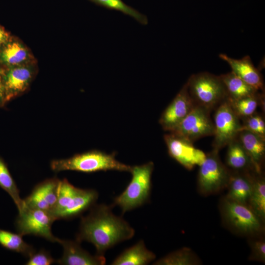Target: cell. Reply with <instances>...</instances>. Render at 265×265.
<instances>
[{"label": "cell", "mask_w": 265, "mask_h": 265, "mask_svg": "<svg viewBox=\"0 0 265 265\" xmlns=\"http://www.w3.org/2000/svg\"><path fill=\"white\" fill-rule=\"evenodd\" d=\"M240 119L226 100L216 108L214 115L213 149L219 151L234 139L241 130Z\"/></svg>", "instance_id": "9"}, {"label": "cell", "mask_w": 265, "mask_h": 265, "mask_svg": "<svg viewBox=\"0 0 265 265\" xmlns=\"http://www.w3.org/2000/svg\"><path fill=\"white\" fill-rule=\"evenodd\" d=\"M220 211L224 223L236 234L251 237L264 232V222L247 204L225 196L221 200Z\"/></svg>", "instance_id": "4"}, {"label": "cell", "mask_w": 265, "mask_h": 265, "mask_svg": "<svg viewBox=\"0 0 265 265\" xmlns=\"http://www.w3.org/2000/svg\"><path fill=\"white\" fill-rule=\"evenodd\" d=\"M227 165L236 171H255L248 154L237 137L228 145Z\"/></svg>", "instance_id": "21"}, {"label": "cell", "mask_w": 265, "mask_h": 265, "mask_svg": "<svg viewBox=\"0 0 265 265\" xmlns=\"http://www.w3.org/2000/svg\"><path fill=\"white\" fill-rule=\"evenodd\" d=\"M28 258L26 265H51L57 262L49 251L44 249L35 251Z\"/></svg>", "instance_id": "31"}, {"label": "cell", "mask_w": 265, "mask_h": 265, "mask_svg": "<svg viewBox=\"0 0 265 265\" xmlns=\"http://www.w3.org/2000/svg\"><path fill=\"white\" fill-rule=\"evenodd\" d=\"M4 71L0 68V106L5 102V94L3 82Z\"/></svg>", "instance_id": "32"}, {"label": "cell", "mask_w": 265, "mask_h": 265, "mask_svg": "<svg viewBox=\"0 0 265 265\" xmlns=\"http://www.w3.org/2000/svg\"><path fill=\"white\" fill-rule=\"evenodd\" d=\"M0 187L11 197L16 205L18 212L24 207L23 199L20 197V191L12 178L7 166L0 157Z\"/></svg>", "instance_id": "27"}, {"label": "cell", "mask_w": 265, "mask_h": 265, "mask_svg": "<svg viewBox=\"0 0 265 265\" xmlns=\"http://www.w3.org/2000/svg\"><path fill=\"white\" fill-rule=\"evenodd\" d=\"M164 139L169 156L187 170L200 165L206 154L195 148L193 143L171 133L165 134Z\"/></svg>", "instance_id": "11"}, {"label": "cell", "mask_w": 265, "mask_h": 265, "mask_svg": "<svg viewBox=\"0 0 265 265\" xmlns=\"http://www.w3.org/2000/svg\"><path fill=\"white\" fill-rule=\"evenodd\" d=\"M260 236H254L249 243L251 248L249 260L265 263V240Z\"/></svg>", "instance_id": "30"}, {"label": "cell", "mask_w": 265, "mask_h": 265, "mask_svg": "<svg viewBox=\"0 0 265 265\" xmlns=\"http://www.w3.org/2000/svg\"><path fill=\"white\" fill-rule=\"evenodd\" d=\"M55 220L49 212L24 206L18 212L15 225L18 233L22 236L33 235L52 242H57L58 238L52 231V226Z\"/></svg>", "instance_id": "8"}, {"label": "cell", "mask_w": 265, "mask_h": 265, "mask_svg": "<svg viewBox=\"0 0 265 265\" xmlns=\"http://www.w3.org/2000/svg\"><path fill=\"white\" fill-rule=\"evenodd\" d=\"M186 83L194 105L211 111L227 99L225 88L219 76L199 73L192 75Z\"/></svg>", "instance_id": "6"}, {"label": "cell", "mask_w": 265, "mask_h": 265, "mask_svg": "<svg viewBox=\"0 0 265 265\" xmlns=\"http://www.w3.org/2000/svg\"><path fill=\"white\" fill-rule=\"evenodd\" d=\"M98 198L96 190L75 187L64 178L60 180L57 201L51 213L55 220L72 219L89 210Z\"/></svg>", "instance_id": "3"}, {"label": "cell", "mask_w": 265, "mask_h": 265, "mask_svg": "<svg viewBox=\"0 0 265 265\" xmlns=\"http://www.w3.org/2000/svg\"><path fill=\"white\" fill-rule=\"evenodd\" d=\"M18 233L0 229V244L10 251L29 258L36 251L33 247L24 241Z\"/></svg>", "instance_id": "25"}, {"label": "cell", "mask_w": 265, "mask_h": 265, "mask_svg": "<svg viewBox=\"0 0 265 265\" xmlns=\"http://www.w3.org/2000/svg\"><path fill=\"white\" fill-rule=\"evenodd\" d=\"M9 39L8 33L0 26V47Z\"/></svg>", "instance_id": "33"}, {"label": "cell", "mask_w": 265, "mask_h": 265, "mask_svg": "<svg viewBox=\"0 0 265 265\" xmlns=\"http://www.w3.org/2000/svg\"><path fill=\"white\" fill-rule=\"evenodd\" d=\"M201 260L190 248L184 247L172 252L154 262L155 265H196Z\"/></svg>", "instance_id": "26"}, {"label": "cell", "mask_w": 265, "mask_h": 265, "mask_svg": "<svg viewBox=\"0 0 265 265\" xmlns=\"http://www.w3.org/2000/svg\"><path fill=\"white\" fill-rule=\"evenodd\" d=\"M194 106L186 83L163 111L159 123L164 131L170 132L184 119Z\"/></svg>", "instance_id": "12"}, {"label": "cell", "mask_w": 265, "mask_h": 265, "mask_svg": "<svg viewBox=\"0 0 265 265\" xmlns=\"http://www.w3.org/2000/svg\"><path fill=\"white\" fill-rule=\"evenodd\" d=\"M218 152L212 149L199 165L197 187L202 195L215 194L227 186L231 171L221 161Z\"/></svg>", "instance_id": "7"}, {"label": "cell", "mask_w": 265, "mask_h": 265, "mask_svg": "<svg viewBox=\"0 0 265 265\" xmlns=\"http://www.w3.org/2000/svg\"><path fill=\"white\" fill-rule=\"evenodd\" d=\"M60 182L57 178L53 177L37 184L23 199L24 206L51 212L57 201Z\"/></svg>", "instance_id": "13"}, {"label": "cell", "mask_w": 265, "mask_h": 265, "mask_svg": "<svg viewBox=\"0 0 265 265\" xmlns=\"http://www.w3.org/2000/svg\"><path fill=\"white\" fill-rule=\"evenodd\" d=\"M57 242L63 247L61 258L56 263L61 265H104L106 259L104 255L90 254L84 250L77 240L58 238Z\"/></svg>", "instance_id": "15"}, {"label": "cell", "mask_w": 265, "mask_h": 265, "mask_svg": "<svg viewBox=\"0 0 265 265\" xmlns=\"http://www.w3.org/2000/svg\"><path fill=\"white\" fill-rule=\"evenodd\" d=\"M237 138L249 157L255 172L262 173L265 156V139L246 130L241 131Z\"/></svg>", "instance_id": "19"}, {"label": "cell", "mask_w": 265, "mask_h": 265, "mask_svg": "<svg viewBox=\"0 0 265 265\" xmlns=\"http://www.w3.org/2000/svg\"><path fill=\"white\" fill-rule=\"evenodd\" d=\"M256 172L231 171L227 187L228 198L247 204L251 194Z\"/></svg>", "instance_id": "17"}, {"label": "cell", "mask_w": 265, "mask_h": 265, "mask_svg": "<svg viewBox=\"0 0 265 265\" xmlns=\"http://www.w3.org/2000/svg\"><path fill=\"white\" fill-rule=\"evenodd\" d=\"M219 56L229 64L233 73L246 83L259 91H264V83L262 75L254 66L249 56L235 59L225 54L221 53Z\"/></svg>", "instance_id": "16"}, {"label": "cell", "mask_w": 265, "mask_h": 265, "mask_svg": "<svg viewBox=\"0 0 265 265\" xmlns=\"http://www.w3.org/2000/svg\"><path fill=\"white\" fill-rule=\"evenodd\" d=\"M247 205L265 222V180L262 173H255L253 189Z\"/></svg>", "instance_id": "24"}, {"label": "cell", "mask_w": 265, "mask_h": 265, "mask_svg": "<svg viewBox=\"0 0 265 265\" xmlns=\"http://www.w3.org/2000/svg\"><path fill=\"white\" fill-rule=\"evenodd\" d=\"M219 76L225 86L227 99L238 100L261 92L246 83L232 71Z\"/></svg>", "instance_id": "22"}, {"label": "cell", "mask_w": 265, "mask_h": 265, "mask_svg": "<svg viewBox=\"0 0 265 265\" xmlns=\"http://www.w3.org/2000/svg\"><path fill=\"white\" fill-rule=\"evenodd\" d=\"M226 99L240 120L254 113L259 106L263 108L265 103L263 92L238 100Z\"/></svg>", "instance_id": "23"}, {"label": "cell", "mask_w": 265, "mask_h": 265, "mask_svg": "<svg viewBox=\"0 0 265 265\" xmlns=\"http://www.w3.org/2000/svg\"><path fill=\"white\" fill-rule=\"evenodd\" d=\"M240 120L241 131H248L265 139V121L263 114L255 112Z\"/></svg>", "instance_id": "29"}, {"label": "cell", "mask_w": 265, "mask_h": 265, "mask_svg": "<svg viewBox=\"0 0 265 265\" xmlns=\"http://www.w3.org/2000/svg\"><path fill=\"white\" fill-rule=\"evenodd\" d=\"M156 258V255L148 250L143 240L127 248L111 264L113 265H146Z\"/></svg>", "instance_id": "20"}, {"label": "cell", "mask_w": 265, "mask_h": 265, "mask_svg": "<svg viewBox=\"0 0 265 265\" xmlns=\"http://www.w3.org/2000/svg\"><path fill=\"white\" fill-rule=\"evenodd\" d=\"M35 74L34 63L7 68L4 71L6 102L24 93L28 88Z\"/></svg>", "instance_id": "14"}, {"label": "cell", "mask_w": 265, "mask_h": 265, "mask_svg": "<svg viewBox=\"0 0 265 265\" xmlns=\"http://www.w3.org/2000/svg\"><path fill=\"white\" fill-rule=\"evenodd\" d=\"M55 172L71 170L83 173L116 170L130 172L132 166L117 160L114 154L94 150L64 159H54L50 163Z\"/></svg>", "instance_id": "2"}, {"label": "cell", "mask_w": 265, "mask_h": 265, "mask_svg": "<svg viewBox=\"0 0 265 265\" xmlns=\"http://www.w3.org/2000/svg\"><path fill=\"white\" fill-rule=\"evenodd\" d=\"M0 62L7 68L34 63L26 47L20 41L10 38L0 47Z\"/></svg>", "instance_id": "18"}, {"label": "cell", "mask_w": 265, "mask_h": 265, "mask_svg": "<svg viewBox=\"0 0 265 265\" xmlns=\"http://www.w3.org/2000/svg\"><path fill=\"white\" fill-rule=\"evenodd\" d=\"M97 5L110 10L119 11L142 25L148 23L147 17L136 9L127 4L122 0H89Z\"/></svg>", "instance_id": "28"}, {"label": "cell", "mask_w": 265, "mask_h": 265, "mask_svg": "<svg viewBox=\"0 0 265 265\" xmlns=\"http://www.w3.org/2000/svg\"><path fill=\"white\" fill-rule=\"evenodd\" d=\"M153 169L152 161L132 166L131 182L122 193L115 198L113 206H118L124 213L147 203L151 192Z\"/></svg>", "instance_id": "5"}, {"label": "cell", "mask_w": 265, "mask_h": 265, "mask_svg": "<svg viewBox=\"0 0 265 265\" xmlns=\"http://www.w3.org/2000/svg\"><path fill=\"white\" fill-rule=\"evenodd\" d=\"M210 112L205 108L195 106L184 119L169 132L192 143L205 136H213L214 127Z\"/></svg>", "instance_id": "10"}, {"label": "cell", "mask_w": 265, "mask_h": 265, "mask_svg": "<svg viewBox=\"0 0 265 265\" xmlns=\"http://www.w3.org/2000/svg\"><path fill=\"white\" fill-rule=\"evenodd\" d=\"M112 206L93 205L85 216H82L76 240L86 241L95 247L97 253L105 252L116 244L132 238L135 231L130 224L112 211Z\"/></svg>", "instance_id": "1"}]
</instances>
